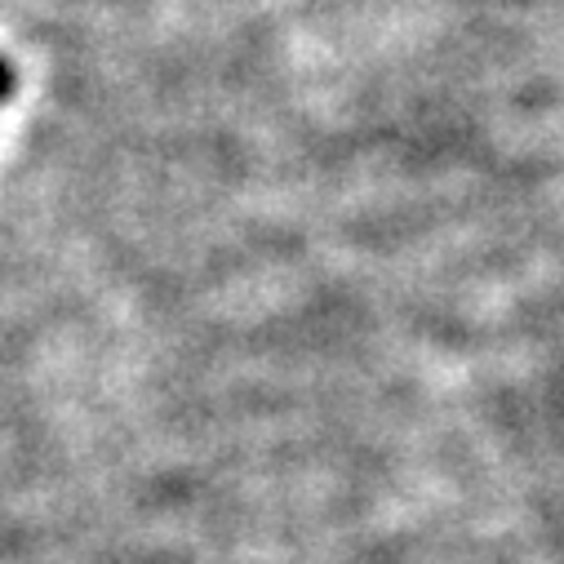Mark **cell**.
<instances>
[{
    "label": "cell",
    "instance_id": "1",
    "mask_svg": "<svg viewBox=\"0 0 564 564\" xmlns=\"http://www.w3.org/2000/svg\"><path fill=\"white\" fill-rule=\"evenodd\" d=\"M10 94H14V72H10L6 63H0V102H6Z\"/></svg>",
    "mask_w": 564,
    "mask_h": 564
}]
</instances>
